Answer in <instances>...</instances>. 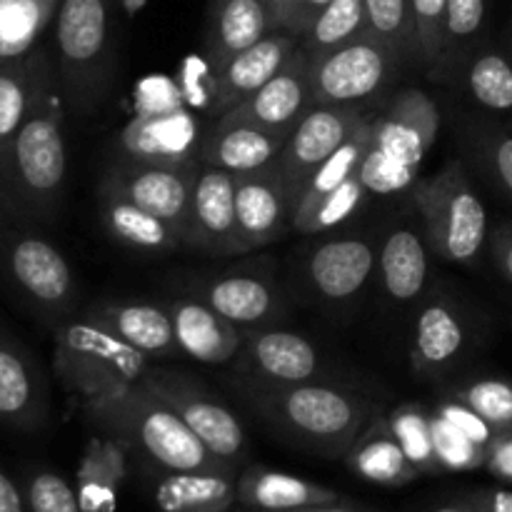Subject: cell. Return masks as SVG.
I'll return each instance as SVG.
<instances>
[{"label":"cell","instance_id":"cell-1","mask_svg":"<svg viewBox=\"0 0 512 512\" xmlns=\"http://www.w3.org/2000/svg\"><path fill=\"white\" fill-rule=\"evenodd\" d=\"M65 108L55 55L40 70L33 105L0 153V210L28 223H53L68 183Z\"/></svg>","mask_w":512,"mask_h":512},{"label":"cell","instance_id":"cell-2","mask_svg":"<svg viewBox=\"0 0 512 512\" xmlns=\"http://www.w3.org/2000/svg\"><path fill=\"white\" fill-rule=\"evenodd\" d=\"M235 393L285 443L323 458H345L375 418L368 395L335 380L260 383L233 373Z\"/></svg>","mask_w":512,"mask_h":512},{"label":"cell","instance_id":"cell-3","mask_svg":"<svg viewBox=\"0 0 512 512\" xmlns=\"http://www.w3.org/2000/svg\"><path fill=\"white\" fill-rule=\"evenodd\" d=\"M85 420L105 438L138 455L150 470H238L215 458L198 435L163 398L143 383L128 385L105 398L80 405Z\"/></svg>","mask_w":512,"mask_h":512},{"label":"cell","instance_id":"cell-4","mask_svg":"<svg viewBox=\"0 0 512 512\" xmlns=\"http://www.w3.org/2000/svg\"><path fill=\"white\" fill-rule=\"evenodd\" d=\"M118 0H60L55 68L70 115L90 118L108 100L118 53Z\"/></svg>","mask_w":512,"mask_h":512},{"label":"cell","instance_id":"cell-5","mask_svg":"<svg viewBox=\"0 0 512 512\" xmlns=\"http://www.w3.org/2000/svg\"><path fill=\"white\" fill-rule=\"evenodd\" d=\"M0 288L48 328L75 315L78 278L73 265L33 223L0 210Z\"/></svg>","mask_w":512,"mask_h":512},{"label":"cell","instance_id":"cell-6","mask_svg":"<svg viewBox=\"0 0 512 512\" xmlns=\"http://www.w3.org/2000/svg\"><path fill=\"white\" fill-rule=\"evenodd\" d=\"M410 200L435 258L455 265L478 263L490 238L488 210L463 160H448L438 173L415 180Z\"/></svg>","mask_w":512,"mask_h":512},{"label":"cell","instance_id":"cell-7","mask_svg":"<svg viewBox=\"0 0 512 512\" xmlns=\"http://www.w3.org/2000/svg\"><path fill=\"white\" fill-rule=\"evenodd\" d=\"M53 333V370L80 405L140 383L150 368V360L140 350L130 348L85 313L68 318Z\"/></svg>","mask_w":512,"mask_h":512},{"label":"cell","instance_id":"cell-8","mask_svg":"<svg viewBox=\"0 0 512 512\" xmlns=\"http://www.w3.org/2000/svg\"><path fill=\"white\" fill-rule=\"evenodd\" d=\"M438 105L423 90H403L373 118V138L360 168L370 193H395L415 183L420 163L438 138Z\"/></svg>","mask_w":512,"mask_h":512},{"label":"cell","instance_id":"cell-9","mask_svg":"<svg viewBox=\"0 0 512 512\" xmlns=\"http://www.w3.org/2000/svg\"><path fill=\"white\" fill-rule=\"evenodd\" d=\"M140 383L163 398L215 458L233 468L245 463L248 438H245L243 423L213 390L205 388L203 380L185 370L150 365Z\"/></svg>","mask_w":512,"mask_h":512},{"label":"cell","instance_id":"cell-10","mask_svg":"<svg viewBox=\"0 0 512 512\" xmlns=\"http://www.w3.org/2000/svg\"><path fill=\"white\" fill-rule=\"evenodd\" d=\"M475 343L473 313L453 293L433 288L420 298L408 340L410 368L418 378H450L470 358Z\"/></svg>","mask_w":512,"mask_h":512},{"label":"cell","instance_id":"cell-11","mask_svg":"<svg viewBox=\"0 0 512 512\" xmlns=\"http://www.w3.org/2000/svg\"><path fill=\"white\" fill-rule=\"evenodd\" d=\"M403 60L383 38L363 35L323 58L310 60V100L313 105L365 103L383 93Z\"/></svg>","mask_w":512,"mask_h":512},{"label":"cell","instance_id":"cell-12","mask_svg":"<svg viewBox=\"0 0 512 512\" xmlns=\"http://www.w3.org/2000/svg\"><path fill=\"white\" fill-rule=\"evenodd\" d=\"M190 295L210 305L215 313L223 315L243 333L275 328L288 313L283 290L275 283L273 273L263 270L260 265H248V268H235L228 273H215L210 278L195 280Z\"/></svg>","mask_w":512,"mask_h":512},{"label":"cell","instance_id":"cell-13","mask_svg":"<svg viewBox=\"0 0 512 512\" xmlns=\"http://www.w3.org/2000/svg\"><path fill=\"white\" fill-rule=\"evenodd\" d=\"M365 118L368 115L360 110V105H313L300 118L275 160L283 170L295 208L315 170L358 130Z\"/></svg>","mask_w":512,"mask_h":512},{"label":"cell","instance_id":"cell-14","mask_svg":"<svg viewBox=\"0 0 512 512\" xmlns=\"http://www.w3.org/2000/svg\"><path fill=\"white\" fill-rule=\"evenodd\" d=\"M378 270V238L365 233L330 235L305 255V283L330 305L353 303Z\"/></svg>","mask_w":512,"mask_h":512},{"label":"cell","instance_id":"cell-15","mask_svg":"<svg viewBox=\"0 0 512 512\" xmlns=\"http://www.w3.org/2000/svg\"><path fill=\"white\" fill-rule=\"evenodd\" d=\"M235 363V375L260 383H310L333 380L328 360L305 335L283 328H263L245 333Z\"/></svg>","mask_w":512,"mask_h":512},{"label":"cell","instance_id":"cell-16","mask_svg":"<svg viewBox=\"0 0 512 512\" xmlns=\"http://www.w3.org/2000/svg\"><path fill=\"white\" fill-rule=\"evenodd\" d=\"M183 245L208 255H243L235 213V175L213 165H198L185 215Z\"/></svg>","mask_w":512,"mask_h":512},{"label":"cell","instance_id":"cell-17","mask_svg":"<svg viewBox=\"0 0 512 512\" xmlns=\"http://www.w3.org/2000/svg\"><path fill=\"white\" fill-rule=\"evenodd\" d=\"M198 165V160L180 165L120 163L118 160V165L105 175L100 188L120 193L148 213L158 215L160 220L173 225L183 238L190 190H193Z\"/></svg>","mask_w":512,"mask_h":512},{"label":"cell","instance_id":"cell-18","mask_svg":"<svg viewBox=\"0 0 512 512\" xmlns=\"http://www.w3.org/2000/svg\"><path fill=\"white\" fill-rule=\"evenodd\" d=\"M235 213L245 253L265 248L293 230V195L278 163L235 175Z\"/></svg>","mask_w":512,"mask_h":512},{"label":"cell","instance_id":"cell-19","mask_svg":"<svg viewBox=\"0 0 512 512\" xmlns=\"http://www.w3.org/2000/svg\"><path fill=\"white\" fill-rule=\"evenodd\" d=\"M50 420V388L35 355L0 323V425L20 433Z\"/></svg>","mask_w":512,"mask_h":512},{"label":"cell","instance_id":"cell-20","mask_svg":"<svg viewBox=\"0 0 512 512\" xmlns=\"http://www.w3.org/2000/svg\"><path fill=\"white\" fill-rule=\"evenodd\" d=\"M198 125L183 108L140 110L118 135L120 163L180 165L198 160Z\"/></svg>","mask_w":512,"mask_h":512},{"label":"cell","instance_id":"cell-21","mask_svg":"<svg viewBox=\"0 0 512 512\" xmlns=\"http://www.w3.org/2000/svg\"><path fill=\"white\" fill-rule=\"evenodd\" d=\"M430 248L423 228L415 220L400 218L385 228L378 238L380 290L390 305L420 303L428 293Z\"/></svg>","mask_w":512,"mask_h":512},{"label":"cell","instance_id":"cell-22","mask_svg":"<svg viewBox=\"0 0 512 512\" xmlns=\"http://www.w3.org/2000/svg\"><path fill=\"white\" fill-rule=\"evenodd\" d=\"M300 48V38L285 30H273L265 38L250 48L240 50L238 55L228 60L220 70L210 75L213 88H210V98H213L215 115H225L240 103L258 93L273 75L280 73L290 55Z\"/></svg>","mask_w":512,"mask_h":512},{"label":"cell","instance_id":"cell-23","mask_svg":"<svg viewBox=\"0 0 512 512\" xmlns=\"http://www.w3.org/2000/svg\"><path fill=\"white\" fill-rule=\"evenodd\" d=\"M313 108L310 100V60L303 48L290 55L288 63L280 68L278 75L268 80L255 95L245 103L233 108L220 118L243 120V123L260 125V128L278 130V133H293L308 110Z\"/></svg>","mask_w":512,"mask_h":512},{"label":"cell","instance_id":"cell-24","mask_svg":"<svg viewBox=\"0 0 512 512\" xmlns=\"http://www.w3.org/2000/svg\"><path fill=\"white\" fill-rule=\"evenodd\" d=\"M165 308L170 313L175 343L183 358L198 360L203 365H225L238 358L245 333L203 300L188 295L170 300Z\"/></svg>","mask_w":512,"mask_h":512},{"label":"cell","instance_id":"cell-25","mask_svg":"<svg viewBox=\"0 0 512 512\" xmlns=\"http://www.w3.org/2000/svg\"><path fill=\"white\" fill-rule=\"evenodd\" d=\"M85 315L118 335L130 348L140 350L150 363L180 358L165 305L138 303V300H98L85 310Z\"/></svg>","mask_w":512,"mask_h":512},{"label":"cell","instance_id":"cell-26","mask_svg":"<svg viewBox=\"0 0 512 512\" xmlns=\"http://www.w3.org/2000/svg\"><path fill=\"white\" fill-rule=\"evenodd\" d=\"M288 133L260 128L243 120L218 118L215 128L198 143V163L228 170L233 175L250 173L275 163Z\"/></svg>","mask_w":512,"mask_h":512},{"label":"cell","instance_id":"cell-27","mask_svg":"<svg viewBox=\"0 0 512 512\" xmlns=\"http://www.w3.org/2000/svg\"><path fill=\"white\" fill-rule=\"evenodd\" d=\"M150 498L158 512H230L238 503V470H153Z\"/></svg>","mask_w":512,"mask_h":512},{"label":"cell","instance_id":"cell-28","mask_svg":"<svg viewBox=\"0 0 512 512\" xmlns=\"http://www.w3.org/2000/svg\"><path fill=\"white\" fill-rule=\"evenodd\" d=\"M268 33H273V23L265 0H208L205 58L210 73Z\"/></svg>","mask_w":512,"mask_h":512},{"label":"cell","instance_id":"cell-29","mask_svg":"<svg viewBox=\"0 0 512 512\" xmlns=\"http://www.w3.org/2000/svg\"><path fill=\"white\" fill-rule=\"evenodd\" d=\"M338 500L340 495L333 488L265 465H248L238 473V505L250 510L293 512Z\"/></svg>","mask_w":512,"mask_h":512},{"label":"cell","instance_id":"cell-30","mask_svg":"<svg viewBox=\"0 0 512 512\" xmlns=\"http://www.w3.org/2000/svg\"><path fill=\"white\" fill-rule=\"evenodd\" d=\"M343 460L350 473L358 475L365 483L383 485V488H403L420 478L415 465L395 440L388 418L380 413L365 425Z\"/></svg>","mask_w":512,"mask_h":512},{"label":"cell","instance_id":"cell-31","mask_svg":"<svg viewBox=\"0 0 512 512\" xmlns=\"http://www.w3.org/2000/svg\"><path fill=\"white\" fill-rule=\"evenodd\" d=\"M100 215L108 233L138 253L163 255L183 245V238L173 225L113 190L100 188Z\"/></svg>","mask_w":512,"mask_h":512},{"label":"cell","instance_id":"cell-32","mask_svg":"<svg viewBox=\"0 0 512 512\" xmlns=\"http://www.w3.org/2000/svg\"><path fill=\"white\" fill-rule=\"evenodd\" d=\"M460 145L470 163L512 203V123L493 115L460 120Z\"/></svg>","mask_w":512,"mask_h":512},{"label":"cell","instance_id":"cell-33","mask_svg":"<svg viewBox=\"0 0 512 512\" xmlns=\"http://www.w3.org/2000/svg\"><path fill=\"white\" fill-rule=\"evenodd\" d=\"M458 80L485 115L512 118V58L503 48L483 40L468 55Z\"/></svg>","mask_w":512,"mask_h":512},{"label":"cell","instance_id":"cell-34","mask_svg":"<svg viewBox=\"0 0 512 512\" xmlns=\"http://www.w3.org/2000/svg\"><path fill=\"white\" fill-rule=\"evenodd\" d=\"M125 475L128 450L105 435L95 438L78 470V498L83 512H113Z\"/></svg>","mask_w":512,"mask_h":512},{"label":"cell","instance_id":"cell-35","mask_svg":"<svg viewBox=\"0 0 512 512\" xmlns=\"http://www.w3.org/2000/svg\"><path fill=\"white\" fill-rule=\"evenodd\" d=\"M485 20H488V0H448L440 53L433 68L428 70L430 78L443 83L458 80L468 55L483 43Z\"/></svg>","mask_w":512,"mask_h":512},{"label":"cell","instance_id":"cell-36","mask_svg":"<svg viewBox=\"0 0 512 512\" xmlns=\"http://www.w3.org/2000/svg\"><path fill=\"white\" fill-rule=\"evenodd\" d=\"M45 58L48 50L33 48L15 58L0 60V153L18 133L33 105Z\"/></svg>","mask_w":512,"mask_h":512},{"label":"cell","instance_id":"cell-37","mask_svg":"<svg viewBox=\"0 0 512 512\" xmlns=\"http://www.w3.org/2000/svg\"><path fill=\"white\" fill-rule=\"evenodd\" d=\"M368 33L370 18L365 0H330L308 25L300 38V48L308 53L310 60H315Z\"/></svg>","mask_w":512,"mask_h":512},{"label":"cell","instance_id":"cell-38","mask_svg":"<svg viewBox=\"0 0 512 512\" xmlns=\"http://www.w3.org/2000/svg\"><path fill=\"white\" fill-rule=\"evenodd\" d=\"M370 138H373V118H365L363 123L358 125L353 135L320 165L313 173L310 183L305 185L303 195L298 200V208H295V215L300 210H308L310 205L318 203L320 198H325L328 193H333L335 188L345 183L348 178H353L355 173H360L363 168V160L368 155Z\"/></svg>","mask_w":512,"mask_h":512},{"label":"cell","instance_id":"cell-39","mask_svg":"<svg viewBox=\"0 0 512 512\" xmlns=\"http://www.w3.org/2000/svg\"><path fill=\"white\" fill-rule=\"evenodd\" d=\"M385 418H388L395 440H398L403 453L408 455V460L420 475L443 473L438 463V453H435L433 420H430L428 408H423L420 403H403L390 410Z\"/></svg>","mask_w":512,"mask_h":512},{"label":"cell","instance_id":"cell-40","mask_svg":"<svg viewBox=\"0 0 512 512\" xmlns=\"http://www.w3.org/2000/svg\"><path fill=\"white\" fill-rule=\"evenodd\" d=\"M448 398L473 408L495 433H512V380L465 378L445 385Z\"/></svg>","mask_w":512,"mask_h":512},{"label":"cell","instance_id":"cell-41","mask_svg":"<svg viewBox=\"0 0 512 512\" xmlns=\"http://www.w3.org/2000/svg\"><path fill=\"white\" fill-rule=\"evenodd\" d=\"M368 195V185L363 183L360 173H355L353 178L345 180L340 188H335L333 193L320 198L318 203L310 205L308 210H300L293 220V230H298L300 235L330 233V230L343 225L348 218H353V215L363 208Z\"/></svg>","mask_w":512,"mask_h":512},{"label":"cell","instance_id":"cell-42","mask_svg":"<svg viewBox=\"0 0 512 512\" xmlns=\"http://www.w3.org/2000/svg\"><path fill=\"white\" fill-rule=\"evenodd\" d=\"M50 0H0V60L28 53Z\"/></svg>","mask_w":512,"mask_h":512},{"label":"cell","instance_id":"cell-43","mask_svg":"<svg viewBox=\"0 0 512 512\" xmlns=\"http://www.w3.org/2000/svg\"><path fill=\"white\" fill-rule=\"evenodd\" d=\"M433 420V440L438 463L443 473H468V470L485 468V448L470 440L468 435L460 433L453 423L430 410Z\"/></svg>","mask_w":512,"mask_h":512},{"label":"cell","instance_id":"cell-44","mask_svg":"<svg viewBox=\"0 0 512 512\" xmlns=\"http://www.w3.org/2000/svg\"><path fill=\"white\" fill-rule=\"evenodd\" d=\"M23 498L28 512H83L78 490L48 468H35L25 475Z\"/></svg>","mask_w":512,"mask_h":512},{"label":"cell","instance_id":"cell-45","mask_svg":"<svg viewBox=\"0 0 512 512\" xmlns=\"http://www.w3.org/2000/svg\"><path fill=\"white\" fill-rule=\"evenodd\" d=\"M448 0H410L413 23V63L430 70L438 60Z\"/></svg>","mask_w":512,"mask_h":512},{"label":"cell","instance_id":"cell-46","mask_svg":"<svg viewBox=\"0 0 512 512\" xmlns=\"http://www.w3.org/2000/svg\"><path fill=\"white\" fill-rule=\"evenodd\" d=\"M370 33L393 45L405 60H413V23L410 0H365Z\"/></svg>","mask_w":512,"mask_h":512},{"label":"cell","instance_id":"cell-47","mask_svg":"<svg viewBox=\"0 0 512 512\" xmlns=\"http://www.w3.org/2000/svg\"><path fill=\"white\" fill-rule=\"evenodd\" d=\"M433 410L438 415H443L448 423H453L460 433L468 435L470 440H475L478 445H483V448H488V445L493 443L495 435H498L488 423H485L483 418H480L478 413H475L473 408H468V405L460 403V400L448 398V395H443V400H440Z\"/></svg>","mask_w":512,"mask_h":512},{"label":"cell","instance_id":"cell-48","mask_svg":"<svg viewBox=\"0 0 512 512\" xmlns=\"http://www.w3.org/2000/svg\"><path fill=\"white\" fill-rule=\"evenodd\" d=\"M485 470L493 478L512 483V433H498L485 448Z\"/></svg>","mask_w":512,"mask_h":512},{"label":"cell","instance_id":"cell-49","mask_svg":"<svg viewBox=\"0 0 512 512\" xmlns=\"http://www.w3.org/2000/svg\"><path fill=\"white\" fill-rule=\"evenodd\" d=\"M488 253L498 273L512 285V223H500L490 233Z\"/></svg>","mask_w":512,"mask_h":512},{"label":"cell","instance_id":"cell-50","mask_svg":"<svg viewBox=\"0 0 512 512\" xmlns=\"http://www.w3.org/2000/svg\"><path fill=\"white\" fill-rule=\"evenodd\" d=\"M475 512H512V490L505 488H480L463 495Z\"/></svg>","mask_w":512,"mask_h":512},{"label":"cell","instance_id":"cell-51","mask_svg":"<svg viewBox=\"0 0 512 512\" xmlns=\"http://www.w3.org/2000/svg\"><path fill=\"white\" fill-rule=\"evenodd\" d=\"M328 3L330 0H295L293 15H290L288 23V33H293L295 38H303L308 25L315 20V15H318Z\"/></svg>","mask_w":512,"mask_h":512},{"label":"cell","instance_id":"cell-52","mask_svg":"<svg viewBox=\"0 0 512 512\" xmlns=\"http://www.w3.org/2000/svg\"><path fill=\"white\" fill-rule=\"evenodd\" d=\"M0 512H28L23 488L0 468Z\"/></svg>","mask_w":512,"mask_h":512},{"label":"cell","instance_id":"cell-53","mask_svg":"<svg viewBox=\"0 0 512 512\" xmlns=\"http://www.w3.org/2000/svg\"><path fill=\"white\" fill-rule=\"evenodd\" d=\"M293 3L295 0H265L273 30H285V33H288L290 15H293Z\"/></svg>","mask_w":512,"mask_h":512},{"label":"cell","instance_id":"cell-54","mask_svg":"<svg viewBox=\"0 0 512 512\" xmlns=\"http://www.w3.org/2000/svg\"><path fill=\"white\" fill-rule=\"evenodd\" d=\"M293 512H365L360 508H353V505H343L338 503H328V505H313V508H303V510H293Z\"/></svg>","mask_w":512,"mask_h":512},{"label":"cell","instance_id":"cell-55","mask_svg":"<svg viewBox=\"0 0 512 512\" xmlns=\"http://www.w3.org/2000/svg\"><path fill=\"white\" fill-rule=\"evenodd\" d=\"M428 512H475V508L465 503L463 498H458V500H450V503L435 505V508H430Z\"/></svg>","mask_w":512,"mask_h":512},{"label":"cell","instance_id":"cell-56","mask_svg":"<svg viewBox=\"0 0 512 512\" xmlns=\"http://www.w3.org/2000/svg\"><path fill=\"white\" fill-rule=\"evenodd\" d=\"M233 512H265V510H250V508H240V510H233Z\"/></svg>","mask_w":512,"mask_h":512},{"label":"cell","instance_id":"cell-57","mask_svg":"<svg viewBox=\"0 0 512 512\" xmlns=\"http://www.w3.org/2000/svg\"><path fill=\"white\" fill-rule=\"evenodd\" d=\"M510 58H512V38H510Z\"/></svg>","mask_w":512,"mask_h":512}]
</instances>
